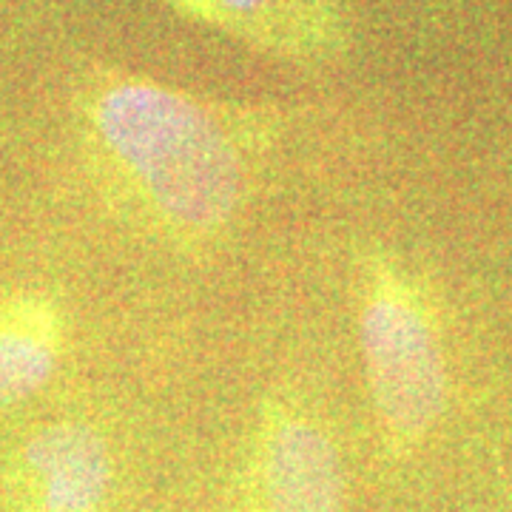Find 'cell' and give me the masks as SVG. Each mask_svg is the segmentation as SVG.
Wrapping results in <instances>:
<instances>
[{"label":"cell","instance_id":"6da1fadb","mask_svg":"<svg viewBox=\"0 0 512 512\" xmlns=\"http://www.w3.org/2000/svg\"><path fill=\"white\" fill-rule=\"evenodd\" d=\"M94 123L165 220L211 231L234 214L242 191L237 151L191 100L126 83L100 97Z\"/></svg>","mask_w":512,"mask_h":512},{"label":"cell","instance_id":"8992f818","mask_svg":"<svg viewBox=\"0 0 512 512\" xmlns=\"http://www.w3.org/2000/svg\"><path fill=\"white\" fill-rule=\"evenodd\" d=\"M208 3L220 12H228V15H248V12L259 9L265 0H208Z\"/></svg>","mask_w":512,"mask_h":512},{"label":"cell","instance_id":"277c9868","mask_svg":"<svg viewBox=\"0 0 512 512\" xmlns=\"http://www.w3.org/2000/svg\"><path fill=\"white\" fill-rule=\"evenodd\" d=\"M262 512H342V467L322 430L276 421L262 441Z\"/></svg>","mask_w":512,"mask_h":512},{"label":"cell","instance_id":"7a4b0ae2","mask_svg":"<svg viewBox=\"0 0 512 512\" xmlns=\"http://www.w3.org/2000/svg\"><path fill=\"white\" fill-rule=\"evenodd\" d=\"M367 382L382 421L396 436L424 433L444 404V365L430 325L393 285H376L362 308Z\"/></svg>","mask_w":512,"mask_h":512},{"label":"cell","instance_id":"5b68a950","mask_svg":"<svg viewBox=\"0 0 512 512\" xmlns=\"http://www.w3.org/2000/svg\"><path fill=\"white\" fill-rule=\"evenodd\" d=\"M63 348V316L40 293L0 299V407L18 404L52 379Z\"/></svg>","mask_w":512,"mask_h":512},{"label":"cell","instance_id":"3957f363","mask_svg":"<svg viewBox=\"0 0 512 512\" xmlns=\"http://www.w3.org/2000/svg\"><path fill=\"white\" fill-rule=\"evenodd\" d=\"M15 512H103L111 493L106 439L77 421L32 433L9 467Z\"/></svg>","mask_w":512,"mask_h":512}]
</instances>
